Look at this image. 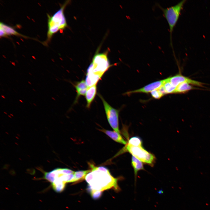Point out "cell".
<instances>
[{
  "mask_svg": "<svg viewBox=\"0 0 210 210\" xmlns=\"http://www.w3.org/2000/svg\"><path fill=\"white\" fill-rule=\"evenodd\" d=\"M90 166L91 171L85 178V180L89 184L88 188L102 191L113 187L116 191H120V189L118 184V179L113 177L109 171H100L93 165Z\"/></svg>",
  "mask_w": 210,
  "mask_h": 210,
  "instance_id": "6da1fadb",
  "label": "cell"
},
{
  "mask_svg": "<svg viewBox=\"0 0 210 210\" xmlns=\"http://www.w3.org/2000/svg\"><path fill=\"white\" fill-rule=\"evenodd\" d=\"M111 66L107 53H96L93 57L87 72L92 73L101 78Z\"/></svg>",
  "mask_w": 210,
  "mask_h": 210,
  "instance_id": "5b68a950",
  "label": "cell"
},
{
  "mask_svg": "<svg viewBox=\"0 0 210 210\" xmlns=\"http://www.w3.org/2000/svg\"><path fill=\"white\" fill-rule=\"evenodd\" d=\"M186 1V0H182L174 6L165 8H163L160 6H159L162 10L169 26L171 45H172V32L178 20L184 4Z\"/></svg>",
  "mask_w": 210,
  "mask_h": 210,
  "instance_id": "277c9868",
  "label": "cell"
},
{
  "mask_svg": "<svg viewBox=\"0 0 210 210\" xmlns=\"http://www.w3.org/2000/svg\"><path fill=\"white\" fill-rule=\"evenodd\" d=\"M99 96L102 102L106 118L109 124L114 131L120 134L119 127V111L111 106L101 94H99Z\"/></svg>",
  "mask_w": 210,
  "mask_h": 210,
  "instance_id": "52a82bcc",
  "label": "cell"
},
{
  "mask_svg": "<svg viewBox=\"0 0 210 210\" xmlns=\"http://www.w3.org/2000/svg\"><path fill=\"white\" fill-rule=\"evenodd\" d=\"M1 96V97H2V98H4V99H5V97H4V95H2Z\"/></svg>",
  "mask_w": 210,
  "mask_h": 210,
  "instance_id": "7402d4cb",
  "label": "cell"
},
{
  "mask_svg": "<svg viewBox=\"0 0 210 210\" xmlns=\"http://www.w3.org/2000/svg\"><path fill=\"white\" fill-rule=\"evenodd\" d=\"M97 90L96 85L88 87L85 95L87 108H89L90 107L92 102L95 97L97 93Z\"/></svg>",
  "mask_w": 210,
  "mask_h": 210,
  "instance_id": "8fae6325",
  "label": "cell"
},
{
  "mask_svg": "<svg viewBox=\"0 0 210 210\" xmlns=\"http://www.w3.org/2000/svg\"><path fill=\"white\" fill-rule=\"evenodd\" d=\"M52 98L53 100H55V98H54V97H52Z\"/></svg>",
  "mask_w": 210,
  "mask_h": 210,
  "instance_id": "cb8c5ba5",
  "label": "cell"
},
{
  "mask_svg": "<svg viewBox=\"0 0 210 210\" xmlns=\"http://www.w3.org/2000/svg\"><path fill=\"white\" fill-rule=\"evenodd\" d=\"M19 101H20V102H21V103H23V102H22V100H21L20 99V100H19Z\"/></svg>",
  "mask_w": 210,
  "mask_h": 210,
  "instance_id": "603a6c76",
  "label": "cell"
},
{
  "mask_svg": "<svg viewBox=\"0 0 210 210\" xmlns=\"http://www.w3.org/2000/svg\"><path fill=\"white\" fill-rule=\"evenodd\" d=\"M150 93L152 97L155 99H159L164 96L158 89L155 90Z\"/></svg>",
  "mask_w": 210,
  "mask_h": 210,
  "instance_id": "ffe728a7",
  "label": "cell"
},
{
  "mask_svg": "<svg viewBox=\"0 0 210 210\" xmlns=\"http://www.w3.org/2000/svg\"><path fill=\"white\" fill-rule=\"evenodd\" d=\"M28 83L29 84H31V83L29 81H28Z\"/></svg>",
  "mask_w": 210,
  "mask_h": 210,
  "instance_id": "d4e9b609",
  "label": "cell"
},
{
  "mask_svg": "<svg viewBox=\"0 0 210 210\" xmlns=\"http://www.w3.org/2000/svg\"><path fill=\"white\" fill-rule=\"evenodd\" d=\"M127 151L141 162L152 166L155 162V158L154 155L147 151L142 146H134L125 145L120 152Z\"/></svg>",
  "mask_w": 210,
  "mask_h": 210,
  "instance_id": "8992f818",
  "label": "cell"
},
{
  "mask_svg": "<svg viewBox=\"0 0 210 210\" xmlns=\"http://www.w3.org/2000/svg\"><path fill=\"white\" fill-rule=\"evenodd\" d=\"M75 87L77 92V95L75 100V101L76 102L80 96L85 95L88 87L85 80H82L77 82L75 85Z\"/></svg>",
  "mask_w": 210,
  "mask_h": 210,
  "instance_id": "7c38bea8",
  "label": "cell"
},
{
  "mask_svg": "<svg viewBox=\"0 0 210 210\" xmlns=\"http://www.w3.org/2000/svg\"><path fill=\"white\" fill-rule=\"evenodd\" d=\"M33 104L34 106H36V105L35 104V103H34Z\"/></svg>",
  "mask_w": 210,
  "mask_h": 210,
  "instance_id": "484cf974",
  "label": "cell"
},
{
  "mask_svg": "<svg viewBox=\"0 0 210 210\" xmlns=\"http://www.w3.org/2000/svg\"><path fill=\"white\" fill-rule=\"evenodd\" d=\"M131 164L134 170L136 182L138 172L140 170H144V169L142 162L133 156L132 157Z\"/></svg>",
  "mask_w": 210,
  "mask_h": 210,
  "instance_id": "9a60e30c",
  "label": "cell"
},
{
  "mask_svg": "<svg viewBox=\"0 0 210 210\" xmlns=\"http://www.w3.org/2000/svg\"><path fill=\"white\" fill-rule=\"evenodd\" d=\"M190 85L186 82H183L180 84L176 87L174 93H184L191 90L196 89L195 88Z\"/></svg>",
  "mask_w": 210,
  "mask_h": 210,
  "instance_id": "5bb4252c",
  "label": "cell"
},
{
  "mask_svg": "<svg viewBox=\"0 0 210 210\" xmlns=\"http://www.w3.org/2000/svg\"><path fill=\"white\" fill-rule=\"evenodd\" d=\"M165 83L163 85L166 94H173L176 87L173 85L168 80L167 78Z\"/></svg>",
  "mask_w": 210,
  "mask_h": 210,
  "instance_id": "ac0fdd59",
  "label": "cell"
},
{
  "mask_svg": "<svg viewBox=\"0 0 210 210\" xmlns=\"http://www.w3.org/2000/svg\"><path fill=\"white\" fill-rule=\"evenodd\" d=\"M127 144L134 146H142V141L139 137L134 136L131 137L129 139Z\"/></svg>",
  "mask_w": 210,
  "mask_h": 210,
  "instance_id": "e0dca14e",
  "label": "cell"
},
{
  "mask_svg": "<svg viewBox=\"0 0 210 210\" xmlns=\"http://www.w3.org/2000/svg\"><path fill=\"white\" fill-rule=\"evenodd\" d=\"M29 73L30 75H32V74L31 73H30V72H29Z\"/></svg>",
  "mask_w": 210,
  "mask_h": 210,
  "instance_id": "4316f807",
  "label": "cell"
},
{
  "mask_svg": "<svg viewBox=\"0 0 210 210\" xmlns=\"http://www.w3.org/2000/svg\"><path fill=\"white\" fill-rule=\"evenodd\" d=\"M167 79L157 81L149 84L139 89L127 92L125 94L129 95L135 93H148L156 90L159 89L162 86L166 81Z\"/></svg>",
  "mask_w": 210,
  "mask_h": 210,
  "instance_id": "9c48e42d",
  "label": "cell"
},
{
  "mask_svg": "<svg viewBox=\"0 0 210 210\" xmlns=\"http://www.w3.org/2000/svg\"><path fill=\"white\" fill-rule=\"evenodd\" d=\"M75 172L66 168H57L44 173L43 178L51 186L60 183L73 182Z\"/></svg>",
  "mask_w": 210,
  "mask_h": 210,
  "instance_id": "3957f363",
  "label": "cell"
},
{
  "mask_svg": "<svg viewBox=\"0 0 210 210\" xmlns=\"http://www.w3.org/2000/svg\"><path fill=\"white\" fill-rule=\"evenodd\" d=\"M68 3V1L65 2L52 15L47 14L48 31L47 40L44 43L46 45L50 41L54 34L60 30L64 29L67 26L64 10Z\"/></svg>",
  "mask_w": 210,
  "mask_h": 210,
  "instance_id": "7a4b0ae2",
  "label": "cell"
},
{
  "mask_svg": "<svg viewBox=\"0 0 210 210\" xmlns=\"http://www.w3.org/2000/svg\"><path fill=\"white\" fill-rule=\"evenodd\" d=\"M0 37H6L7 36L4 32L1 29H0Z\"/></svg>",
  "mask_w": 210,
  "mask_h": 210,
  "instance_id": "44dd1931",
  "label": "cell"
},
{
  "mask_svg": "<svg viewBox=\"0 0 210 210\" xmlns=\"http://www.w3.org/2000/svg\"><path fill=\"white\" fill-rule=\"evenodd\" d=\"M88 189L90 192L91 196L94 199H97L99 198L102 195V191L95 190L88 188Z\"/></svg>",
  "mask_w": 210,
  "mask_h": 210,
  "instance_id": "d6986e66",
  "label": "cell"
},
{
  "mask_svg": "<svg viewBox=\"0 0 210 210\" xmlns=\"http://www.w3.org/2000/svg\"><path fill=\"white\" fill-rule=\"evenodd\" d=\"M0 29H2L4 32L7 36L14 35L26 37L18 32L14 28L2 22H1L0 23Z\"/></svg>",
  "mask_w": 210,
  "mask_h": 210,
  "instance_id": "4fadbf2b",
  "label": "cell"
},
{
  "mask_svg": "<svg viewBox=\"0 0 210 210\" xmlns=\"http://www.w3.org/2000/svg\"><path fill=\"white\" fill-rule=\"evenodd\" d=\"M168 80L174 86L176 87L180 84L183 83H187L193 85L202 87L203 83L193 80L179 74L167 78Z\"/></svg>",
  "mask_w": 210,
  "mask_h": 210,
  "instance_id": "ba28073f",
  "label": "cell"
},
{
  "mask_svg": "<svg viewBox=\"0 0 210 210\" xmlns=\"http://www.w3.org/2000/svg\"><path fill=\"white\" fill-rule=\"evenodd\" d=\"M91 171V170H80L75 172L74 174V178L73 182L85 179L86 175Z\"/></svg>",
  "mask_w": 210,
  "mask_h": 210,
  "instance_id": "2e32d148",
  "label": "cell"
},
{
  "mask_svg": "<svg viewBox=\"0 0 210 210\" xmlns=\"http://www.w3.org/2000/svg\"><path fill=\"white\" fill-rule=\"evenodd\" d=\"M33 90H34V91H36V90H35L34 89H33Z\"/></svg>",
  "mask_w": 210,
  "mask_h": 210,
  "instance_id": "83f0119b",
  "label": "cell"
},
{
  "mask_svg": "<svg viewBox=\"0 0 210 210\" xmlns=\"http://www.w3.org/2000/svg\"><path fill=\"white\" fill-rule=\"evenodd\" d=\"M4 113H5L6 114H7V113H6V112H4Z\"/></svg>",
  "mask_w": 210,
  "mask_h": 210,
  "instance_id": "f1b7e54d",
  "label": "cell"
},
{
  "mask_svg": "<svg viewBox=\"0 0 210 210\" xmlns=\"http://www.w3.org/2000/svg\"><path fill=\"white\" fill-rule=\"evenodd\" d=\"M100 130L117 142L125 145L127 144V142L123 139L120 134L114 131H111L104 129H100Z\"/></svg>",
  "mask_w": 210,
  "mask_h": 210,
  "instance_id": "30bf717a",
  "label": "cell"
}]
</instances>
